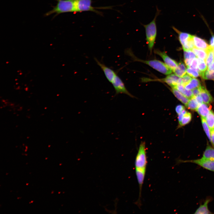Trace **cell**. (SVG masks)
I'll return each mask as SVG.
<instances>
[{"instance_id": "cell-25", "label": "cell", "mask_w": 214, "mask_h": 214, "mask_svg": "<svg viewBox=\"0 0 214 214\" xmlns=\"http://www.w3.org/2000/svg\"><path fill=\"white\" fill-rule=\"evenodd\" d=\"M207 51V55L205 62L207 66H208L214 61V51L213 49L210 48V46Z\"/></svg>"}, {"instance_id": "cell-34", "label": "cell", "mask_w": 214, "mask_h": 214, "mask_svg": "<svg viewBox=\"0 0 214 214\" xmlns=\"http://www.w3.org/2000/svg\"><path fill=\"white\" fill-rule=\"evenodd\" d=\"M187 111L185 110V109L183 110L178 115V119L179 123H180L184 115L186 113Z\"/></svg>"}, {"instance_id": "cell-9", "label": "cell", "mask_w": 214, "mask_h": 214, "mask_svg": "<svg viewBox=\"0 0 214 214\" xmlns=\"http://www.w3.org/2000/svg\"><path fill=\"white\" fill-rule=\"evenodd\" d=\"M94 59L97 64L100 67L103 72L108 80L111 83L112 82L117 74L113 69L106 65L95 58Z\"/></svg>"}, {"instance_id": "cell-3", "label": "cell", "mask_w": 214, "mask_h": 214, "mask_svg": "<svg viewBox=\"0 0 214 214\" xmlns=\"http://www.w3.org/2000/svg\"><path fill=\"white\" fill-rule=\"evenodd\" d=\"M126 53L131 56L133 59L146 64L153 69L164 75H168L171 74L172 70L162 62L158 60H143L136 57L130 50L126 51Z\"/></svg>"}, {"instance_id": "cell-35", "label": "cell", "mask_w": 214, "mask_h": 214, "mask_svg": "<svg viewBox=\"0 0 214 214\" xmlns=\"http://www.w3.org/2000/svg\"><path fill=\"white\" fill-rule=\"evenodd\" d=\"M210 134L211 137L210 142L214 148V129L210 130Z\"/></svg>"}, {"instance_id": "cell-40", "label": "cell", "mask_w": 214, "mask_h": 214, "mask_svg": "<svg viewBox=\"0 0 214 214\" xmlns=\"http://www.w3.org/2000/svg\"><path fill=\"white\" fill-rule=\"evenodd\" d=\"M214 51V49H213Z\"/></svg>"}, {"instance_id": "cell-21", "label": "cell", "mask_w": 214, "mask_h": 214, "mask_svg": "<svg viewBox=\"0 0 214 214\" xmlns=\"http://www.w3.org/2000/svg\"><path fill=\"white\" fill-rule=\"evenodd\" d=\"M201 86L199 80L196 78L191 79L190 81L185 86V88L187 89L191 90Z\"/></svg>"}, {"instance_id": "cell-1", "label": "cell", "mask_w": 214, "mask_h": 214, "mask_svg": "<svg viewBox=\"0 0 214 214\" xmlns=\"http://www.w3.org/2000/svg\"><path fill=\"white\" fill-rule=\"evenodd\" d=\"M57 3L51 10L46 12L45 16L55 14L56 16L61 13L76 12V0H55Z\"/></svg>"}, {"instance_id": "cell-14", "label": "cell", "mask_w": 214, "mask_h": 214, "mask_svg": "<svg viewBox=\"0 0 214 214\" xmlns=\"http://www.w3.org/2000/svg\"><path fill=\"white\" fill-rule=\"evenodd\" d=\"M210 110L207 104L203 103L199 105L196 111L201 117L206 118Z\"/></svg>"}, {"instance_id": "cell-13", "label": "cell", "mask_w": 214, "mask_h": 214, "mask_svg": "<svg viewBox=\"0 0 214 214\" xmlns=\"http://www.w3.org/2000/svg\"><path fill=\"white\" fill-rule=\"evenodd\" d=\"M183 50L184 62L187 67H189L192 60L196 58V56L191 50Z\"/></svg>"}, {"instance_id": "cell-32", "label": "cell", "mask_w": 214, "mask_h": 214, "mask_svg": "<svg viewBox=\"0 0 214 214\" xmlns=\"http://www.w3.org/2000/svg\"><path fill=\"white\" fill-rule=\"evenodd\" d=\"M202 86H200L192 89V91L193 96L195 97L200 94L202 90Z\"/></svg>"}, {"instance_id": "cell-39", "label": "cell", "mask_w": 214, "mask_h": 214, "mask_svg": "<svg viewBox=\"0 0 214 214\" xmlns=\"http://www.w3.org/2000/svg\"><path fill=\"white\" fill-rule=\"evenodd\" d=\"M33 202V201H31V202L32 203V202Z\"/></svg>"}, {"instance_id": "cell-8", "label": "cell", "mask_w": 214, "mask_h": 214, "mask_svg": "<svg viewBox=\"0 0 214 214\" xmlns=\"http://www.w3.org/2000/svg\"><path fill=\"white\" fill-rule=\"evenodd\" d=\"M154 52L155 54L160 56L162 59L164 63L171 69L172 71L177 67V62L169 57L164 51H161L158 49H155Z\"/></svg>"}, {"instance_id": "cell-16", "label": "cell", "mask_w": 214, "mask_h": 214, "mask_svg": "<svg viewBox=\"0 0 214 214\" xmlns=\"http://www.w3.org/2000/svg\"><path fill=\"white\" fill-rule=\"evenodd\" d=\"M200 95L204 103L208 104L213 101V98L209 92L204 86H202V90Z\"/></svg>"}, {"instance_id": "cell-26", "label": "cell", "mask_w": 214, "mask_h": 214, "mask_svg": "<svg viewBox=\"0 0 214 214\" xmlns=\"http://www.w3.org/2000/svg\"><path fill=\"white\" fill-rule=\"evenodd\" d=\"M200 75L203 79L214 81V70H210L207 69L204 72L200 73Z\"/></svg>"}, {"instance_id": "cell-18", "label": "cell", "mask_w": 214, "mask_h": 214, "mask_svg": "<svg viewBox=\"0 0 214 214\" xmlns=\"http://www.w3.org/2000/svg\"><path fill=\"white\" fill-rule=\"evenodd\" d=\"M202 157L214 161V148L208 145L204 152Z\"/></svg>"}, {"instance_id": "cell-11", "label": "cell", "mask_w": 214, "mask_h": 214, "mask_svg": "<svg viewBox=\"0 0 214 214\" xmlns=\"http://www.w3.org/2000/svg\"><path fill=\"white\" fill-rule=\"evenodd\" d=\"M213 200V198L210 196L206 197L203 203L200 204L196 210L194 214H213L208 209V204Z\"/></svg>"}, {"instance_id": "cell-38", "label": "cell", "mask_w": 214, "mask_h": 214, "mask_svg": "<svg viewBox=\"0 0 214 214\" xmlns=\"http://www.w3.org/2000/svg\"><path fill=\"white\" fill-rule=\"evenodd\" d=\"M208 70H214V61L208 66Z\"/></svg>"}, {"instance_id": "cell-15", "label": "cell", "mask_w": 214, "mask_h": 214, "mask_svg": "<svg viewBox=\"0 0 214 214\" xmlns=\"http://www.w3.org/2000/svg\"><path fill=\"white\" fill-rule=\"evenodd\" d=\"M172 92L175 96L182 103L186 106L189 99L184 96L179 90L174 88L171 87L170 89Z\"/></svg>"}, {"instance_id": "cell-29", "label": "cell", "mask_w": 214, "mask_h": 214, "mask_svg": "<svg viewBox=\"0 0 214 214\" xmlns=\"http://www.w3.org/2000/svg\"><path fill=\"white\" fill-rule=\"evenodd\" d=\"M186 73L191 76L194 78L197 77L200 75L198 71L190 67L187 68Z\"/></svg>"}, {"instance_id": "cell-19", "label": "cell", "mask_w": 214, "mask_h": 214, "mask_svg": "<svg viewBox=\"0 0 214 214\" xmlns=\"http://www.w3.org/2000/svg\"><path fill=\"white\" fill-rule=\"evenodd\" d=\"M174 88L179 90L184 96L189 99L193 97L192 91L191 90L186 89L183 85L178 84Z\"/></svg>"}, {"instance_id": "cell-5", "label": "cell", "mask_w": 214, "mask_h": 214, "mask_svg": "<svg viewBox=\"0 0 214 214\" xmlns=\"http://www.w3.org/2000/svg\"><path fill=\"white\" fill-rule=\"evenodd\" d=\"M147 164L145 143L144 141H141L136 157L135 168L146 169Z\"/></svg>"}, {"instance_id": "cell-28", "label": "cell", "mask_w": 214, "mask_h": 214, "mask_svg": "<svg viewBox=\"0 0 214 214\" xmlns=\"http://www.w3.org/2000/svg\"><path fill=\"white\" fill-rule=\"evenodd\" d=\"M198 68L200 71V73L205 71L207 68V65L205 61L198 58Z\"/></svg>"}, {"instance_id": "cell-33", "label": "cell", "mask_w": 214, "mask_h": 214, "mask_svg": "<svg viewBox=\"0 0 214 214\" xmlns=\"http://www.w3.org/2000/svg\"><path fill=\"white\" fill-rule=\"evenodd\" d=\"M185 109L184 106L181 105H178L176 106L175 110L176 113L178 115Z\"/></svg>"}, {"instance_id": "cell-17", "label": "cell", "mask_w": 214, "mask_h": 214, "mask_svg": "<svg viewBox=\"0 0 214 214\" xmlns=\"http://www.w3.org/2000/svg\"><path fill=\"white\" fill-rule=\"evenodd\" d=\"M174 74L179 77H181L186 74V69L185 65L182 61H180L177 67L173 71Z\"/></svg>"}, {"instance_id": "cell-27", "label": "cell", "mask_w": 214, "mask_h": 214, "mask_svg": "<svg viewBox=\"0 0 214 214\" xmlns=\"http://www.w3.org/2000/svg\"><path fill=\"white\" fill-rule=\"evenodd\" d=\"M202 125L205 133L210 141H211L210 130L206 122L205 118L201 117Z\"/></svg>"}, {"instance_id": "cell-20", "label": "cell", "mask_w": 214, "mask_h": 214, "mask_svg": "<svg viewBox=\"0 0 214 214\" xmlns=\"http://www.w3.org/2000/svg\"><path fill=\"white\" fill-rule=\"evenodd\" d=\"M198 58L205 61L207 55V50L193 48L191 50Z\"/></svg>"}, {"instance_id": "cell-30", "label": "cell", "mask_w": 214, "mask_h": 214, "mask_svg": "<svg viewBox=\"0 0 214 214\" xmlns=\"http://www.w3.org/2000/svg\"><path fill=\"white\" fill-rule=\"evenodd\" d=\"M180 78L182 81V84L184 86L188 84L192 79L191 76L188 74H185Z\"/></svg>"}, {"instance_id": "cell-23", "label": "cell", "mask_w": 214, "mask_h": 214, "mask_svg": "<svg viewBox=\"0 0 214 214\" xmlns=\"http://www.w3.org/2000/svg\"><path fill=\"white\" fill-rule=\"evenodd\" d=\"M199 105L195 98L194 96L190 99L186 106L189 109L193 110H196Z\"/></svg>"}, {"instance_id": "cell-10", "label": "cell", "mask_w": 214, "mask_h": 214, "mask_svg": "<svg viewBox=\"0 0 214 214\" xmlns=\"http://www.w3.org/2000/svg\"><path fill=\"white\" fill-rule=\"evenodd\" d=\"M180 77L177 76L175 74H171L165 78L161 79H149L146 81H158L166 83L171 87H174L178 84V80Z\"/></svg>"}, {"instance_id": "cell-31", "label": "cell", "mask_w": 214, "mask_h": 214, "mask_svg": "<svg viewBox=\"0 0 214 214\" xmlns=\"http://www.w3.org/2000/svg\"><path fill=\"white\" fill-rule=\"evenodd\" d=\"M198 58L196 57L193 59L191 63V65L189 67L197 70L199 72L200 74V72L198 69Z\"/></svg>"}, {"instance_id": "cell-37", "label": "cell", "mask_w": 214, "mask_h": 214, "mask_svg": "<svg viewBox=\"0 0 214 214\" xmlns=\"http://www.w3.org/2000/svg\"><path fill=\"white\" fill-rule=\"evenodd\" d=\"M209 46L211 48L214 49V35H213L210 40Z\"/></svg>"}, {"instance_id": "cell-7", "label": "cell", "mask_w": 214, "mask_h": 214, "mask_svg": "<svg viewBox=\"0 0 214 214\" xmlns=\"http://www.w3.org/2000/svg\"><path fill=\"white\" fill-rule=\"evenodd\" d=\"M111 83L114 89L115 95L124 94L130 97H134L128 91L123 81L117 74Z\"/></svg>"}, {"instance_id": "cell-12", "label": "cell", "mask_w": 214, "mask_h": 214, "mask_svg": "<svg viewBox=\"0 0 214 214\" xmlns=\"http://www.w3.org/2000/svg\"><path fill=\"white\" fill-rule=\"evenodd\" d=\"M194 47L197 48L207 50L209 45L204 40L196 36L193 35Z\"/></svg>"}, {"instance_id": "cell-22", "label": "cell", "mask_w": 214, "mask_h": 214, "mask_svg": "<svg viewBox=\"0 0 214 214\" xmlns=\"http://www.w3.org/2000/svg\"><path fill=\"white\" fill-rule=\"evenodd\" d=\"M205 119L210 130L214 129V113L212 110H210Z\"/></svg>"}, {"instance_id": "cell-2", "label": "cell", "mask_w": 214, "mask_h": 214, "mask_svg": "<svg viewBox=\"0 0 214 214\" xmlns=\"http://www.w3.org/2000/svg\"><path fill=\"white\" fill-rule=\"evenodd\" d=\"M160 12V10L156 7V12L153 20L147 24H142L145 29L146 40L150 53H152L157 36L156 20Z\"/></svg>"}, {"instance_id": "cell-6", "label": "cell", "mask_w": 214, "mask_h": 214, "mask_svg": "<svg viewBox=\"0 0 214 214\" xmlns=\"http://www.w3.org/2000/svg\"><path fill=\"white\" fill-rule=\"evenodd\" d=\"M177 163H190L196 164L203 168L214 172V161L203 157L196 159L183 160L178 159Z\"/></svg>"}, {"instance_id": "cell-24", "label": "cell", "mask_w": 214, "mask_h": 214, "mask_svg": "<svg viewBox=\"0 0 214 214\" xmlns=\"http://www.w3.org/2000/svg\"><path fill=\"white\" fill-rule=\"evenodd\" d=\"M192 119L191 114L187 112L184 115L181 122L179 123L178 128L184 126L189 123Z\"/></svg>"}, {"instance_id": "cell-36", "label": "cell", "mask_w": 214, "mask_h": 214, "mask_svg": "<svg viewBox=\"0 0 214 214\" xmlns=\"http://www.w3.org/2000/svg\"><path fill=\"white\" fill-rule=\"evenodd\" d=\"M195 97L196 100L199 105L202 104L203 102L202 99L200 95L195 96Z\"/></svg>"}, {"instance_id": "cell-4", "label": "cell", "mask_w": 214, "mask_h": 214, "mask_svg": "<svg viewBox=\"0 0 214 214\" xmlns=\"http://www.w3.org/2000/svg\"><path fill=\"white\" fill-rule=\"evenodd\" d=\"M92 0H76V12L85 11L94 12L100 15L102 13L97 9H111L110 7H95L92 6Z\"/></svg>"}]
</instances>
